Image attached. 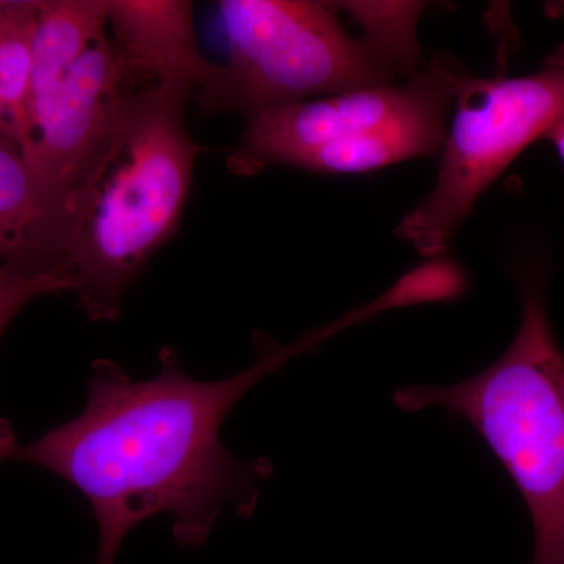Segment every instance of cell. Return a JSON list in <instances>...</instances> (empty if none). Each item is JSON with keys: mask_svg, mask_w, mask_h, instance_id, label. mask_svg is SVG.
Masks as SVG:
<instances>
[{"mask_svg": "<svg viewBox=\"0 0 564 564\" xmlns=\"http://www.w3.org/2000/svg\"><path fill=\"white\" fill-rule=\"evenodd\" d=\"M348 325L340 318L288 347L262 343L250 369L220 381L193 380L172 347L162 348L161 370L144 381L98 359L85 410L20 445L13 459L58 475L90 503L99 533L95 564H117L129 533L158 514L172 516L181 547H199L225 508L254 511L258 484L272 474L265 459L245 463L229 454L223 422L252 386Z\"/></svg>", "mask_w": 564, "mask_h": 564, "instance_id": "obj_1", "label": "cell"}, {"mask_svg": "<svg viewBox=\"0 0 564 564\" xmlns=\"http://www.w3.org/2000/svg\"><path fill=\"white\" fill-rule=\"evenodd\" d=\"M425 3L221 0L226 62L193 98L245 118L311 99L397 84L425 65Z\"/></svg>", "mask_w": 564, "mask_h": 564, "instance_id": "obj_2", "label": "cell"}, {"mask_svg": "<svg viewBox=\"0 0 564 564\" xmlns=\"http://www.w3.org/2000/svg\"><path fill=\"white\" fill-rule=\"evenodd\" d=\"M192 93L133 91L88 180L68 252L77 306L91 322L120 317L122 299L180 226L202 147L185 109Z\"/></svg>", "mask_w": 564, "mask_h": 564, "instance_id": "obj_3", "label": "cell"}, {"mask_svg": "<svg viewBox=\"0 0 564 564\" xmlns=\"http://www.w3.org/2000/svg\"><path fill=\"white\" fill-rule=\"evenodd\" d=\"M403 411L440 406L480 433L511 475L534 527L532 564H564V355L538 282L513 343L484 372L454 386L399 389Z\"/></svg>", "mask_w": 564, "mask_h": 564, "instance_id": "obj_4", "label": "cell"}, {"mask_svg": "<svg viewBox=\"0 0 564 564\" xmlns=\"http://www.w3.org/2000/svg\"><path fill=\"white\" fill-rule=\"evenodd\" d=\"M466 76L454 57L436 55L397 84L252 115L228 159L229 170L251 176L270 165H285L355 174L436 154Z\"/></svg>", "mask_w": 564, "mask_h": 564, "instance_id": "obj_5", "label": "cell"}, {"mask_svg": "<svg viewBox=\"0 0 564 564\" xmlns=\"http://www.w3.org/2000/svg\"><path fill=\"white\" fill-rule=\"evenodd\" d=\"M564 117V44L529 76H466L456 93L432 191L397 234L426 258L451 243L475 203Z\"/></svg>", "mask_w": 564, "mask_h": 564, "instance_id": "obj_6", "label": "cell"}, {"mask_svg": "<svg viewBox=\"0 0 564 564\" xmlns=\"http://www.w3.org/2000/svg\"><path fill=\"white\" fill-rule=\"evenodd\" d=\"M131 93L120 52L104 33L31 104L22 158L51 187L76 192L106 151Z\"/></svg>", "mask_w": 564, "mask_h": 564, "instance_id": "obj_7", "label": "cell"}, {"mask_svg": "<svg viewBox=\"0 0 564 564\" xmlns=\"http://www.w3.org/2000/svg\"><path fill=\"white\" fill-rule=\"evenodd\" d=\"M109 28L133 91L176 88L195 96L217 68L199 50L192 2L110 0Z\"/></svg>", "mask_w": 564, "mask_h": 564, "instance_id": "obj_8", "label": "cell"}, {"mask_svg": "<svg viewBox=\"0 0 564 564\" xmlns=\"http://www.w3.org/2000/svg\"><path fill=\"white\" fill-rule=\"evenodd\" d=\"M79 195L51 187L18 148L0 141V261L54 269L69 265Z\"/></svg>", "mask_w": 564, "mask_h": 564, "instance_id": "obj_9", "label": "cell"}, {"mask_svg": "<svg viewBox=\"0 0 564 564\" xmlns=\"http://www.w3.org/2000/svg\"><path fill=\"white\" fill-rule=\"evenodd\" d=\"M109 3L110 0H40L33 35L31 104L55 87L106 33Z\"/></svg>", "mask_w": 564, "mask_h": 564, "instance_id": "obj_10", "label": "cell"}, {"mask_svg": "<svg viewBox=\"0 0 564 564\" xmlns=\"http://www.w3.org/2000/svg\"><path fill=\"white\" fill-rule=\"evenodd\" d=\"M40 0L0 2V104L20 151L31 126L33 35Z\"/></svg>", "mask_w": 564, "mask_h": 564, "instance_id": "obj_11", "label": "cell"}, {"mask_svg": "<svg viewBox=\"0 0 564 564\" xmlns=\"http://www.w3.org/2000/svg\"><path fill=\"white\" fill-rule=\"evenodd\" d=\"M74 291L76 282L69 265L36 269L0 263V337L11 321L33 300L50 293ZM18 447L13 426L0 419V462L13 459Z\"/></svg>", "mask_w": 564, "mask_h": 564, "instance_id": "obj_12", "label": "cell"}, {"mask_svg": "<svg viewBox=\"0 0 564 564\" xmlns=\"http://www.w3.org/2000/svg\"><path fill=\"white\" fill-rule=\"evenodd\" d=\"M0 141H2V143L11 144V147L18 148V150H20V147H18L17 143V139H14L13 131H11L9 117H7L2 104H0Z\"/></svg>", "mask_w": 564, "mask_h": 564, "instance_id": "obj_13", "label": "cell"}, {"mask_svg": "<svg viewBox=\"0 0 564 564\" xmlns=\"http://www.w3.org/2000/svg\"><path fill=\"white\" fill-rule=\"evenodd\" d=\"M547 139L555 144L556 151H558L560 158H562L564 163V117L549 132Z\"/></svg>", "mask_w": 564, "mask_h": 564, "instance_id": "obj_14", "label": "cell"}]
</instances>
